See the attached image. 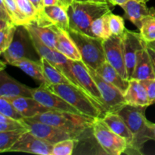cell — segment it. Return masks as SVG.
Returning <instances> with one entry per match:
<instances>
[{
  "label": "cell",
  "mask_w": 155,
  "mask_h": 155,
  "mask_svg": "<svg viewBox=\"0 0 155 155\" xmlns=\"http://www.w3.org/2000/svg\"><path fill=\"white\" fill-rule=\"evenodd\" d=\"M29 119L54 126L69 133L73 139H78L86 130L92 129L95 118L86 115L52 110L39 114Z\"/></svg>",
  "instance_id": "cell-1"
},
{
  "label": "cell",
  "mask_w": 155,
  "mask_h": 155,
  "mask_svg": "<svg viewBox=\"0 0 155 155\" xmlns=\"http://www.w3.org/2000/svg\"><path fill=\"white\" fill-rule=\"evenodd\" d=\"M110 12V6L107 2L74 0L68 9L70 28L92 36L91 25L93 21Z\"/></svg>",
  "instance_id": "cell-2"
},
{
  "label": "cell",
  "mask_w": 155,
  "mask_h": 155,
  "mask_svg": "<svg viewBox=\"0 0 155 155\" xmlns=\"http://www.w3.org/2000/svg\"><path fill=\"white\" fill-rule=\"evenodd\" d=\"M46 86L50 91L58 95L80 110L82 114L97 118L99 117H101L104 114L102 107L96 101H94L84 90L74 84H50Z\"/></svg>",
  "instance_id": "cell-3"
},
{
  "label": "cell",
  "mask_w": 155,
  "mask_h": 155,
  "mask_svg": "<svg viewBox=\"0 0 155 155\" xmlns=\"http://www.w3.org/2000/svg\"><path fill=\"white\" fill-rule=\"evenodd\" d=\"M67 32L80 51L82 61L88 67L95 71L106 61L102 39L71 28Z\"/></svg>",
  "instance_id": "cell-4"
},
{
  "label": "cell",
  "mask_w": 155,
  "mask_h": 155,
  "mask_svg": "<svg viewBox=\"0 0 155 155\" xmlns=\"http://www.w3.org/2000/svg\"><path fill=\"white\" fill-rule=\"evenodd\" d=\"M92 130L94 137L105 154L120 155L127 151V141L112 131L101 117L95 118Z\"/></svg>",
  "instance_id": "cell-5"
},
{
  "label": "cell",
  "mask_w": 155,
  "mask_h": 155,
  "mask_svg": "<svg viewBox=\"0 0 155 155\" xmlns=\"http://www.w3.org/2000/svg\"><path fill=\"white\" fill-rule=\"evenodd\" d=\"M29 33H30V39H31L32 42H33L35 51L39 54V57L43 58H45L47 61H48L51 64H53L59 71H61L71 80V83L74 86L83 89L80 85L79 84L78 82L77 81L75 77H74V74H73L71 66V60L68 59L66 56L64 55L60 51H58L57 49H53V48H49L46 45H45L31 31H29Z\"/></svg>",
  "instance_id": "cell-6"
},
{
  "label": "cell",
  "mask_w": 155,
  "mask_h": 155,
  "mask_svg": "<svg viewBox=\"0 0 155 155\" xmlns=\"http://www.w3.org/2000/svg\"><path fill=\"white\" fill-rule=\"evenodd\" d=\"M87 68L99 89L106 112L117 111L127 104L124 94L121 90L112 83L104 80L95 70L88 66Z\"/></svg>",
  "instance_id": "cell-7"
},
{
  "label": "cell",
  "mask_w": 155,
  "mask_h": 155,
  "mask_svg": "<svg viewBox=\"0 0 155 155\" xmlns=\"http://www.w3.org/2000/svg\"><path fill=\"white\" fill-rule=\"evenodd\" d=\"M30 44L32 41L28 30L24 25L17 26L12 44L2 54L9 64L24 58H30Z\"/></svg>",
  "instance_id": "cell-8"
},
{
  "label": "cell",
  "mask_w": 155,
  "mask_h": 155,
  "mask_svg": "<svg viewBox=\"0 0 155 155\" xmlns=\"http://www.w3.org/2000/svg\"><path fill=\"white\" fill-rule=\"evenodd\" d=\"M71 66L72 69L73 74L77 81L82 87V89L94 100L96 101L100 106L103 108L104 113V101L101 97L100 91L95 83V80L91 76L89 69L86 64L82 60L80 61H73L71 60Z\"/></svg>",
  "instance_id": "cell-9"
},
{
  "label": "cell",
  "mask_w": 155,
  "mask_h": 155,
  "mask_svg": "<svg viewBox=\"0 0 155 155\" xmlns=\"http://www.w3.org/2000/svg\"><path fill=\"white\" fill-rule=\"evenodd\" d=\"M53 145L26 131L19 138L9 151L25 152L39 155H52Z\"/></svg>",
  "instance_id": "cell-10"
},
{
  "label": "cell",
  "mask_w": 155,
  "mask_h": 155,
  "mask_svg": "<svg viewBox=\"0 0 155 155\" xmlns=\"http://www.w3.org/2000/svg\"><path fill=\"white\" fill-rule=\"evenodd\" d=\"M122 42L126 68L128 79L130 80L136 66L137 52L146 45V42L142 39L140 33L129 30H126L123 35Z\"/></svg>",
  "instance_id": "cell-11"
},
{
  "label": "cell",
  "mask_w": 155,
  "mask_h": 155,
  "mask_svg": "<svg viewBox=\"0 0 155 155\" xmlns=\"http://www.w3.org/2000/svg\"><path fill=\"white\" fill-rule=\"evenodd\" d=\"M103 45L106 61L118 71L122 77L129 80L124 59L122 37L112 35L107 39L103 40Z\"/></svg>",
  "instance_id": "cell-12"
},
{
  "label": "cell",
  "mask_w": 155,
  "mask_h": 155,
  "mask_svg": "<svg viewBox=\"0 0 155 155\" xmlns=\"http://www.w3.org/2000/svg\"><path fill=\"white\" fill-rule=\"evenodd\" d=\"M146 107L126 104L116 111L123 118L132 132L134 136V139L143 133L146 127L148 121L145 114Z\"/></svg>",
  "instance_id": "cell-13"
},
{
  "label": "cell",
  "mask_w": 155,
  "mask_h": 155,
  "mask_svg": "<svg viewBox=\"0 0 155 155\" xmlns=\"http://www.w3.org/2000/svg\"><path fill=\"white\" fill-rule=\"evenodd\" d=\"M32 95L35 99L48 108L59 111L82 114L80 110L70 104L58 95L50 91L45 85H40L39 87L33 89Z\"/></svg>",
  "instance_id": "cell-14"
},
{
  "label": "cell",
  "mask_w": 155,
  "mask_h": 155,
  "mask_svg": "<svg viewBox=\"0 0 155 155\" xmlns=\"http://www.w3.org/2000/svg\"><path fill=\"white\" fill-rule=\"evenodd\" d=\"M24 121L30 133L52 145L65 139H73L69 133L50 124L35 121L29 118H24Z\"/></svg>",
  "instance_id": "cell-15"
},
{
  "label": "cell",
  "mask_w": 155,
  "mask_h": 155,
  "mask_svg": "<svg viewBox=\"0 0 155 155\" xmlns=\"http://www.w3.org/2000/svg\"><path fill=\"white\" fill-rule=\"evenodd\" d=\"M33 88L17 81L2 68L0 72V96L6 98L33 97Z\"/></svg>",
  "instance_id": "cell-16"
},
{
  "label": "cell",
  "mask_w": 155,
  "mask_h": 155,
  "mask_svg": "<svg viewBox=\"0 0 155 155\" xmlns=\"http://www.w3.org/2000/svg\"><path fill=\"white\" fill-rule=\"evenodd\" d=\"M124 11V17L133 23L139 30L142 25V21L148 15H155V9L149 8L146 3L141 2L137 0H130L120 6Z\"/></svg>",
  "instance_id": "cell-17"
},
{
  "label": "cell",
  "mask_w": 155,
  "mask_h": 155,
  "mask_svg": "<svg viewBox=\"0 0 155 155\" xmlns=\"http://www.w3.org/2000/svg\"><path fill=\"white\" fill-rule=\"evenodd\" d=\"M8 99L12 101V104L24 118L34 117L39 114L52 110V109L48 108L39 102L33 97L21 96Z\"/></svg>",
  "instance_id": "cell-18"
},
{
  "label": "cell",
  "mask_w": 155,
  "mask_h": 155,
  "mask_svg": "<svg viewBox=\"0 0 155 155\" xmlns=\"http://www.w3.org/2000/svg\"><path fill=\"white\" fill-rule=\"evenodd\" d=\"M101 118L112 131L127 141L128 143L127 150L131 148L134 141V136L123 118L116 111L106 112L102 115Z\"/></svg>",
  "instance_id": "cell-19"
},
{
  "label": "cell",
  "mask_w": 155,
  "mask_h": 155,
  "mask_svg": "<svg viewBox=\"0 0 155 155\" xmlns=\"http://www.w3.org/2000/svg\"><path fill=\"white\" fill-rule=\"evenodd\" d=\"M154 78H155V75L152 62L147 49V45H145L137 52L136 66L132 76V79L142 81V80Z\"/></svg>",
  "instance_id": "cell-20"
},
{
  "label": "cell",
  "mask_w": 155,
  "mask_h": 155,
  "mask_svg": "<svg viewBox=\"0 0 155 155\" xmlns=\"http://www.w3.org/2000/svg\"><path fill=\"white\" fill-rule=\"evenodd\" d=\"M11 65L21 69L33 80L40 83L41 85H45V86L49 85L44 74L43 68H42V62L40 60L37 61L32 60L30 58H24L13 62Z\"/></svg>",
  "instance_id": "cell-21"
},
{
  "label": "cell",
  "mask_w": 155,
  "mask_h": 155,
  "mask_svg": "<svg viewBox=\"0 0 155 155\" xmlns=\"http://www.w3.org/2000/svg\"><path fill=\"white\" fill-rule=\"evenodd\" d=\"M55 27L57 33V46L56 49L66 56L68 59L73 61L82 60L81 54L77 48L75 42L73 41L68 32Z\"/></svg>",
  "instance_id": "cell-22"
},
{
  "label": "cell",
  "mask_w": 155,
  "mask_h": 155,
  "mask_svg": "<svg viewBox=\"0 0 155 155\" xmlns=\"http://www.w3.org/2000/svg\"><path fill=\"white\" fill-rule=\"evenodd\" d=\"M127 104L135 106L148 107L150 105L146 89L141 81L137 80H130V85L124 94Z\"/></svg>",
  "instance_id": "cell-23"
},
{
  "label": "cell",
  "mask_w": 155,
  "mask_h": 155,
  "mask_svg": "<svg viewBox=\"0 0 155 155\" xmlns=\"http://www.w3.org/2000/svg\"><path fill=\"white\" fill-rule=\"evenodd\" d=\"M95 71L99 74L104 80L116 86L124 94L127 92L130 85V80L122 77L118 71L106 61L101 64Z\"/></svg>",
  "instance_id": "cell-24"
},
{
  "label": "cell",
  "mask_w": 155,
  "mask_h": 155,
  "mask_svg": "<svg viewBox=\"0 0 155 155\" xmlns=\"http://www.w3.org/2000/svg\"><path fill=\"white\" fill-rule=\"evenodd\" d=\"M24 26L29 31L34 33L45 45L53 49H56L57 33L54 25L40 26L38 25L35 21H32L30 24Z\"/></svg>",
  "instance_id": "cell-25"
},
{
  "label": "cell",
  "mask_w": 155,
  "mask_h": 155,
  "mask_svg": "<svg viewBox=\"0 0 155 155\" xmlns=\"http://www.w3.org/2000/svg\"><path fill=\"white\" fill-rule=\"evenodd\" d=\"M44 14L48 19L59 29L68 31L70 29V21L68 11L60 5L45 6Z\"/></svg>",
  "instance_id": "cell-26"
},
{
  "label": "cell",
  "mask_w": 155,
  "mask_h": 155,
  "mask_svg": "<svg viewBox=\"0 0 155 155\" xmlns=\"http://www.w3.org/2000/svg\"><path fill=\"white\" fill-rule=\"evenodd\" d=\"M40 61L42 62L43 72L50 84H64V83H71V80L63 74L61 71H59L56 67L51 64L45 58H40Z\"/></svg>",
  "instance_id": "cell-27"
},
{
  "label": "cell",
  "mask_w": 155,
  "mask_h": 155,
  "mask_svg": "<svg viewBox=\"0 0 155 155\" xmlns=\"http://www.w3.org/2000/svg\"><path fill=\"white\" fill-rule=\"evenodd\" d=\"M111 12L102 15L93 21L91 25V32L92 36L105 40L112 36L109 26V15Z\"/></svg>",
  "instance_id": "cell-28"
},
{
  "label": "cell",
  "mask_w": 155,
  "mask_h": 155,
  "mask_svg": "<svg viewBox=\"0 0 155 155\" xmlns=\"http://www.w3.org/2000/svg\"><path fill=\"white\" fill-rule=\"evenodd\" d=\"M3 1L8 13L14 24L19 26L30 24V21L21 12L15 0H3Z\"/></svg>",
  "instance_id": "cell-29"
},
{
  "label": "cell",
  "mask_w": 155,
  "mask_h": 155,
  "mask_svg": "<svg viewBox=\"0 0 155 155\" xmlns=\"http://www.w3.org/2000/svg\"><path fill=\"white\" fill-rule=\"evenodd\" d=\"M29 130H15V131L0 132V152H8L16 143L21 135Z\"/></svg>",
  "instance_id": "cell-30"
},
{
  "label": "cell",
  "mask_w": 155,
  "mask_h": 155,
  "mask_svg": "<svg viewBox=\"0 0 155 155\" xmlns=\"http://www.w3.org/2000/svg\"><path fill=\"white\" fill-rule=\"evenodd\" d=\"M139 31L146 43L155 41V15H148L142 20Z\"/></svg>",
  "instance_id": "cell-31"
},
{
  "label": "cell",
  "mask_w": 155,
  "mask_h": 155,
  "mask_svg": "<svg viewBox=\"0 0 155 155\" xmlns=\"http://www.w3.org/2000/svg\"><path fill=\"white\" fill-rule=\"evenodd\" d=\"M15 130H29L24 119L18 120L0 114V132Z\"/></svg>",
  "instance_id": "cell-32"
},
{
  "label": "cell",
  "mask_w": 155,
  "mask_h": 155,
  "mask_svg": "<svg viewBox=\"0 0 155 155\" xmlns=\"http://www.w3.org/2000/svg\"><path fill=\"white\" fill-rule=\"evenodd\" d=\"M15 24H9L0 29V52L1 54L10 46L16 31Z\"/></svg>",
  "instance_id": "cell-33"
},
{
  "label": "cell",
  "mask_w": 155,
  "mask_h": 155,
  "mask_svg": "<svg viewBox=\"0 0 155 155\" xmlns=\"http://www.w3.org/2000/svg\"><path fill=\"white\" fill-rule=\"evenodd\" d=\"M0 114L13 119L23 120L24 117L8 98L0 96Z\"/></svg>",
  "instance_id": "cell-34"
},
{
  "label": "cell",
  "mask_w": 155,
  "mask_h": 155,
  "mask_svg": "<svg viewBox=\"0 0 155 155\" xmlns=\"http://www.w3.org/2000/svg\"><path fill=\"white\" fill-rule=\"evenodd\" d=\"M78 142L77 139H68L53 145L52 155H71L75 145Z\"/></svg>",
  "instance_id": "cell-35"
},
{
  "label": "cell",
  "mask_w": 155,
  "mask_h": 155,
  "mask_svg": "<svg viewBox=\"0 0 155 155\" xmlns=\"http://www.w3.org/2000/svg\"><path fill=\"white\" fill-rule=\"evenodd\" d=\"M109 26L112 35L122 37L126 31L124 18L110 12L109 15Z\"/></svg>",
  "instance_id": "cell-36"
},
{
  "label": "cell",
  "mask_w": 155,
  "mask_h": 155,
  "mask_svg": "<svg viewBox=\"0 0 155 155\" xmlns=\"http://www.w3.org/2000/svg\"><path fill=\"white\" fill-rule=\"evenodd\" d=\"M18 8L23 15L30 21H36L37 18V12L30 0H15Z\"/></svg>",
  "instance_id": "cell-37"
},
{
  "label": "cell",
  "mask_w": 155,
  "mask_h": 155,
  "mask_svg": "<svg viewBox=\"0 0 155 155\" xmlns=\"http://www.w3.org/2000/svg\"><path fill=\"white\" fill-rule=\"evenodd\" d=\"M146 89L150 105L155 104V78L141 81Z\"/></svg>",
  "instance_id": "cell-38"
},
{
  "label": "cell",
  "mask_w": 155,
  "mask_h": 155,
  "mask_svg": "<svg viewBox=\"0 0 155 155\" xmlns=\"http://www.w3.org/2000/svg\"><path fill=\"white\" fill-rule=\"evenodd\" d=\"M30 2L32 3L37 12V18L44 15L45 5H44L43 0H30Z\"/></svg>",
  "instance_id": "cell-39"
},
{
  "label": "cell",
  "mask_w": 155,
  "mask_h": 155,
  "mask_svg": "<svg viewBox=\"0 0 155 155\" xmlns=\"http://www.w3.org/2000/svg\"><path fill=\"white\" fill-rule=\"evenodd\" d=\"M147 49H148V53H149L150 58H151V62H152L153 69H154V75H155V51L154 49H152V48H151L150 47H148V46H147Z\"/></svg>",
  "instance_id": "cell-40"
},
{
  "label": "cell",
  "mask_w": 155,
  "mask_h": 155,
  "mask_svg": "<svg viewBox=\"0 0 155 155\" xmlns=\"http://www.w3.org/2000/svg\"><path fill=\"white\" fill-rule=\"evenodd\" d=\"M74 1V0H59V5L64 8L68 11V8L71 5V4H72Z\"/></svg>",
  "instance_id": "cell-41"
},
{
  "label": "cell",
  "mask_w": 155,
  "mask_h": 155,
  "mask_svg": "<svg viewBox=\"0 0 155 155\" xmlns=\"http://www.w3.org/2000/svg\"><path fill=\"white\" fill-rule=\"evenodd\" d=\"M130 0H107L108 4L112 5H120L121 6L122 5L125 4Z\"/></svg>",
  "instance_id": "cell-42"
},
{
  "label": "cell",
  "mask_w": 155,
  "mask_h": 155,
  "mask_svg": "<svg viewBox=\"0 0 155 155\" xmlns=\"http://www.w3.org/2000/svg\"><path fill=\"white\" fill-rule=\"evenodd\" d=\"M44 5L45 6H51L55 5H59V0H43Z\"/></svg>",
  "instance_id": "cell-43"
},
{
  "label": "cell",
  "mask_w": 155,
  "mask_h": 155,
  "mask_svg": "<svg viewBox=\"0 0 155 155\" xmlns=\"http://www.w3.org/2000/svg\"><path fill=\"white\" fill-rule=\"evenodd\" d=\"M147 46L150 47L151 48H152V49H154L155 51V41L154 42H148V43H146Z\"/></svg>",
  "instance_id": "cell-44"
},
{
  "label": "cell",
  "mask_w": 155,
  "mask_h": 155,
  "mask_svg": "<svg viewBox=\"0 0 155 155\" xmlns=\"http://www.w3.org/2000/svg\"><path fill=\"white\" fill-rule=\"evenodd\" d=\"M89 1L95 2H107V0H89Z\"/></svg>",
  "instance_id": "cell-45"
},
{
  "label": "cell",
  "mask_w": 155,
  "mask_h": 155,
  "mask_svg": "<svg viewBox=\"0 0 155 155\" xmlns=\"http://www.w3.org/2000/svg\"><path fill=\"white\" fill-rule=\"evenodd\" d=\"M137 1H139V2H141L147 3V2H148V0H137Z\"/></svg>",
  "instance_id": "cell-46"
},
{
  "label": "cell",
  "mask_w": 155,
  "mask_h": 155,
  "mask_svg": "<svg viewBox=\"0 0 155 155\" xmlns=\"http://www.w3.org/2000/svg\"><path fill=\"white\" fill-rule=\"evenodd\" d=\"M76 1H80V2H85V1H89V0H76Z\"/></svg>",
  "instance_id": "cell-47"
}]
</instances>
